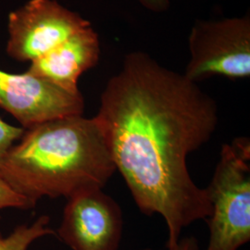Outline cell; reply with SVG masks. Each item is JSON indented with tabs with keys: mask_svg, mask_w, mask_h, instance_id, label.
Segmentation results:
<instances>
[{
	"mask_svg": "<svg viewBox=\"0 0 250 250\" xmlns=\"http://www.w3.org/2000/svg\"><path fill=\"white\" fill-rule=\"evenodd\" d=\"M95 119L140 211L163 218L167 249L209 217L208 192L190 175L188 159L214 134L219 109L197 83L133 51L107 81Z\"/></svg>",
	"mask_w": 250,
	"mask_h": 250,
	"instance_id": "1",
	"label": "cell"
},
{
	"mask_svg": "<svg viewBox=\"0 0 250 250\" xmlns=\"http://www.w3.org/2000/svg\"><path fill=\"white\" fill-rule=\"evenodd\" d=\"M95 119L64 117L25 129L0 164V177L28 200L69 197L83 188H104L115 173Z\"/></svg>",
	"mask_w": 250,
	"mask_h": 250,
	"instance_id": "2",
	"label": "cell"
},
{
	"mask_svg": "<svg viewBox=\"0 0 250 250\" xmlns=\"http://www.w3.org/2000/svg\"><path fill=\"white\" fill-rule=\"evenodd\" d=\"M250 143L246 137L224 144L206 188L211 212L205 250H238L250 241Z\"/></svg>",
	"mask_w": 250,
	"mask_h": 250,
	"instance_id": "3",
	"label": "cell"
},
{
	"mask_svg": "<svg viewBox=\"0 0 250 250\" xmlns=\"http://www.w3.org/2000/svg\"><path fill=\"white\" fill-rule=\"evenodd\" d=\"M190 60L184 72L197 83L213 76H250V15L197 20L188 36Z\"/></svg>",
	"mask_w": 250,
	"mask_h": 250,
	"instance_id": "4",
	"label": "cell"
},
{
	"mask_svg": "<svg viewBox=\"0 0 250 250\" xmlns=\"http://www.w3.org/2000/svg\"><path fill=\"white\" fill-rule=\"evenodd\" d=\"M89 26L56 0H29L9 13L6 51L15 61L32 62Z\"/></svg>",
	"mask_w": 250,
	"mask_h": 250,
	"instance_id": "5",
	"label": "cell"
},
{
	"mask_svg": "<svg viewBox=\"0 0 250 250\" xmlns=\"http://www.w3.org/2000/svg\"><path fill=\"white\" fill-rule=\"evenodd\" d=\"M67 199L59 238L72 250H118L124 217L116 200L99 188L81 189Z\"/></svg>",
	"mask_w": 250,
	"mask_h": 250,
	"instance_id": "6",
	"label": "cell"
},
{
	"mask_svg": "<svg viewBox=\"0 0 250 250\" xmlns=\"http://www.w3.org/2000/svg\"><path fill=\"white\" fill-rule=\"evenodd\" d=\"M84 99L30 74L0 70V107L23 129L64 117L83 115Z\"/></svg>",
	"mask_w": 250,
	"mask_h": 250,
	"instance_id": "7",
	"label": "cell"
},
{
	"mask_svg": "<svg viewBox=\"0 0 250 250\" xmlns=\"http://www.w3.org/2000/svg\"><path fill=\"white\" fill-rule=\"evenodd\" d=\"M99 58V35L91 25L30 62L27 72L69 93L78 94L82 74L94 68Z\"/></svg>",
	"mask_w": 250,
	"mask_h": 250,
	"instance_id": "8",
	"label": "cell"
},
{
	"mask_svg": "<svg viewBox=\"0 0 250 250\" xmlns=\"http://www.w3.org/2000/svg\"><path fill=\"white\" fill-rule=\"evenodd\" d=\"M49 221L48 216L42 215L33 224L18 225L8 236H4L0 232V250H28L39 238L55 234L48 227Z\"/></svg>",
	"mask_w": 250,
	"mask_h": 250,
	"instance_id": "9",
	"label": "cell"
},
{
	"mask_svg": "<svg viewBox=\"0 0 250 250\" xmlns=\"http://www.w3.org/2000/svg\"><path fill=\"white\" fill-rule=\"evenodd\" d=\"M25 129L9 125L0 118V164L15 143L21 138Z\"/></svg>",
	"mask_w": 250,
	"mask_h": 250,
	"instance_id": "10",
	"label": "cell"
},
{
	"mask_svg": "<svg viewBox=\"0 0 250 250\" xmlns=\"http://www.w3.org/2000/svg\"><path fill=\"white\" fill-rule=\"evenodd\" d=\"M9 208H17L22 209L32 208L25 197L14 191L0 177V211Z\"/></svg>",
	"mask_w": 250,
	"mask_h": 250,
	"instance_id": "11",
	"label": "cell"
},
{
	"mask_svg": "<svg viewBox=\"0 0 250 250\" xmlns=\"http://www.w3.org/2000/svg\"><path fill=\"white\" fill-rule=\"evenodd\" d=\"M145 9L155 12L162 13L168 10L170 6V0H136Z\"/></svg>",
	"mask_w": 250,
	"mask_h": 250,
	"instance_id": "12",
	"label": "cell"
},
{
	"mask_svg": "<svg viewBox=\"0 0 250 250\" xmlns=\"http://www.w3.org/2000/svg\"><path fill=\"white\" fill-rule=\"evenodd\" d=\"M168 250H201L195 236H186L180 238L178 242Z\"/></svg>",
	"mask_w": 250,
	"mask_h": 250,
	"instance_id": "13",
	"label": "cell"
},
{
	"mask_svg": "<svg viewBox=\"0 0 250 250\" xmlns=\"http://www.w3.org/2000/svg\"><path fill=\"white\" fill-rule=\"evenodd\" d=\"M152 250V249H144V250Z\"/></svg>",
	"mask_w": 250,
	"mask_h": 250,
	"instance_id": "14",
	"label": "cell"
}]
</instances>
